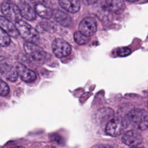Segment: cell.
Masks as SVG:
<instances>
[{
  "instance_id": "6da1fadb",
  "label": "cell",
  "mask_w": 148,
  "mask_h": 148,
  "mask_svg": "<svg viewBox=\"0 0 148 148\" xmlns=\"http://www.w3.org/2000/svg\"><path fill=\"white\" fill-rule=\"evenodd\" d=\"M128 120L136 130H145L148 128V112L145 109H131L128 114Z\"/></svg>"
},
{
  "instance_id": "7a4b0ae2",
  "label": "cell",
  "mask_w": 148,
  "mask_h": 148,
  "mask_svg": "<svg viewBox=\"0 0 148 148\" xmlns=\"http://www.w3.org/2000/svg\"><path fill=\"white\" fill-rule=\"evenodd\" d=\"M18 34L26 42L36 43L39 39L38 32L28 23L20 19L15 23Z\"/></svg>"
},
{
  "instance_id": "3957f363",
  "label": "cell",
  "mask_w": 148,
  "mask_h": 148,
  "mask_svg": "<svg viewBox=\"0 0 148 148\" xmlns=\"http://www.w3.org/2000/svg\"><path fill=\"white\" fill-rule=\"evenodd\" d=\"M128 123V120L123 117L118 116L116 118H113L106 124L105 132L111 136H118L123 133Z\"/></svg>"
},
{
  "instance_id": "277c9868",
  "label": "cell",
  "mask_w": 148,
  "mask_h": 148,
  "mask_svg": "<svg viewBox=\"0 0 148 148\" xmlns=\"http://www.w3.org/2000/svg\"><path fill=\"white\" fill-rule=\"evenodd\" d=\"M1 10L6 18L15 23L22 17L18 6L9 0H5L2 3Z\"/></svg>"
},
{
  "instance_id": "5b68a950",
  "label": "cell",
  "mask_w": 148,
  "mask_h": 148,
  "mask_svg": "<svg viewBox=\"0 0 148 148\" xmlns=\"http://www.w3.org/2000/svg\"><path fill=\"white\" fill-rule=\"evenodd\" d=\"M24 49L25 53L36 61H44L47 57V53L35 43L25 42L24 43Z\"/></svg>"
},
{
  "instance_id": "8992f818",
  "label": "cell",
  "mask_w": 148,
  "mask_h": 148,
  "mask_svg": "<svg viewBox=\"0 0 148 148\" xmlns=\"http://www.w3.org/2000/svg\"><path fill=\"white\" fill-rule=\"evenodd\" d=\"M52 50L56 57L62 58L68 56L71 52L72 48L71 45L65 40L57 38L53 42Z\"/></svg>"
},
{
  "instance_id": "52a82bcc",
  "label": "cell",
  "mask_w": 148,
  "mask_h": 148,
  "mask_svg": "<svg viewBox=\"0 0 148 148\" xmlns=\"http://www.w3.org/2000/svg\"><path fill=\"white\" fill-rule=\"evenodd\" d=\"M0 72L8 80L15 82L18 78V73L16 68L9 64L6 58L0 56Z\"/></svg>"
},
{
  "instance_id": "ba28073f",
  "label": "cell",
  "mask_w": 148,
  "mask_h": 148,
  "mask_svg": "<svg viewBox=\"0 0 148 148\" xmlns=\"http://www.w3.org/2000/svg\"><path fill=\"white\" fill-rule=\"evenodd\" d=\"M97 28L96 21L91 17L84 18L79 25V31L87 36L93 35L96 32Z\"/></svg>"
},
{
  "instance_id": "9c48e42d",
  "label": "cell",
  "mask_w": 148,
  "mask_h": 148,
  "mask_svg": "<svg viewBox=\"0 0 148 148\" xmlns=\"http://www.w3.org/2000/svg\"><path fill=\"white\" fill-rule=\"evenodd\" d=\"M122 141L127 146H136L142 143L143 138L142 135L137 131L130 130L123 135Z\"/></svg>"
},
{
  "instance_id": "30bf717a",
  "label": "cell",
  "mask_w": 148,
  "mask_h": 148,
  "mask_svg": "<svg viewBox=\"0 0 148 148\" xmlns=\"http://www.w3.org/2000/svg\"><path fill=\"white\" fill-rule=\"evenodd\" d=\"M16 69L17 70L18 75L25 82L30 83L34 82L36 78L35 72L31 69H29L21 63H17Z\"/></svg>"
},
{
  "instance_id": "8fae6325",
  "label": "cell",
  "mask_w": 148,
  "mask_h": 148,
  "mask_svg": "<svg viewBox=\"0 0 148 148\" xmlns=\"http://www.w3.org/2000/svg\"><path fill=\"white\" fill-rule=\"evenodd\" d=\"M0 27L11 37L17 38L19 35L16 25L5 16H0Z\"/></svg>"
},
{
  "instance_id": "7c38bea8",
  "label": "cell",
  "mask_w": 148,
  "mask_h": 148,
  "mask_svg": "<svg viewBox=\"0 0 148 148\" xmlns=\"http://www.w3.org/2000/svg\"><path fill=\"white\" fill-rule=\"evenodd\" d=\"M54 20L59 24L64 27H69L72 24V18L69 14L59 9H54L53 10V15Z\"/></svg>"
},
{
  "instance_id": "4fadbf2b",
  "label": "cell",
  "mask_w": 148,
  "mask_h": 148,
  "mask_svg": "<svg viewBox=\"0 0 148 148\" xmlns=\"http://www.w3.org/2000/svg\"><path fill=\"white\" fill-rule=\"evenodd\" d=\"M108 10L116 14H120L123 12L125 8L124 0H105Z\"/></svg>"
},
{
  "instance_id": "5bb4252c",
  "label": "cell",
  "mask_w": 148,
  "mask_h": 148,
  "mask_svg": "<svg viewBox=\"0 0 148 148\" xmlns=\"http://www.w3.org/2000/svg\"><path fill=\"white\" fill-rule=\"evenodd\" d=\"M60 5L66 12L72 13H77L80 10L79 0H58Z\"/></svg>"
},
{
  "instance_id": "9a60e30c",
  "label": "cell",
  "mask_w": 148,
  "mask_h": 148,
  "mask_svg": "<svg viewBox=\"0 0 148 148\" xmlns=\"http://www.w3.org/2000/svg\"><path fill=\"white\" fill-rule=\"evenodd\" d=\"M18 6L23 17L29 21H32L36 18V12L28 3L26 2H21Z\"/></svg>"
},
{
  "instance_id": "2e32d148",
  "label": "cell",
  "mask_w": 148,
  "mask_h": 148,
  "mask_svg": "<svg viewBox=\"0 0 148 148\" xmlns=\"http://www.w3.org/2000/svg\"><path fill=\"white\" fill-rule=\"evenodd\" d=\"M114 111L110 108H103L98 110L97 113L98 120L102 123H106V124L114 118Z\"/></svg>"
},
{
  "instance_id": "e0dca14e",
  "label": "cell",
  "mask_w": 148,
  "mask_h": 148,
  "mask_svg": "<svg viewBox=\"0 0 148 148\" xmlns=\"http://www.w3.org/2000/svg\"><path fill=\"white\" fill-rule=\"evenodd\" d=\"M35 11L40 17L45 19H49L53 15V10L44 3H37L35 6Z\"/></svg>"
},
{
  "instance_id": "ac0fdd59",
  "label": "cell",
  "mask_w": 148,
  "mask_h": 148,
  "mask_svg": "<svg viewBox=\"0 0 148 148\" xmlns=\"http://www.w3.org/2000/svg\"><path fill=\"white\" fill-rule=\"evenodd\" d=\"M39 24L43 31H46L50 33H54L57 30V25L51 21H41Z\"/></svg>"
},
{
  "instance_id": "d6986e66",
  "label": "cell",
  "mask_w": 148,
  "mask_h": 148,
  "mask_svg": "<svg viewBox=\"0 0 148 148\" xmlns=\"http://www.w3.org/2000/svg\"><path fill=\"white\" fill-rule=\"evenodd\" d=\"M73 39L76 43L83 45L87 43L90 40L89 36H87L82 33L80 31H76L73 34Z\"/></svg>"
},
{
  "instance_id": "ffe728a7",
  "label": "cell",
  "mask_w": 148,
  "mask_h": 148,
  "mask_svg": "<svg viewBox=\"0 0 148 148\" xmlns=\"http://www.w3.org/2000/svg\"><path fill=\"white\" fill-rule=\"evenodd\" d=\"M10 43V38L9 35L0 27V46L5 47L8 46Z\"/></svg>"
},
{
  "instance_id": "44dd1931",
  "label": "cell",
  "mask_w": 148,
  "mask_h": 148,
  "mask_svg": "<svg viewBox=\"0 0 148 148\" xmlns=\"http://www.w3.org/2000/svg\"><path fill=\"white\" fill-rule=\"evenodd\" d=\"M9 92V87L8 84L0 78V95L5 97Z\"/></svg>"
},
{
  "instance_id": "7402d4cb",
  "label": "cell",
  "mask_w": 148,
  "mask_h": 148,
  "mask_svg": "<svg viewBox=\"0 0 148 148\" xmlns=\"http://www.w3.org/2000/svg\"><path fill=\"white\" fill-rule=\"evenodd\" d=\"M117 53L118 56H119L120 57H125V56L129 55L131 53V50L128 47H124L120 48L117 50Z\"/></svg>"
},
{
  "instance_id": "603a6c76",
  "label": "cell",
  "mask_w": 148,
  "mask_h": 148,
  "mask_svg": "<svg viewBox=\"0 0 148 148\" xmlns=\"http://www.w3.org/2000/svg\"><path fill=\"white\" fill-rule=\"evenodd\" d=\"M79 1H81L82 3L86 5H90L95 3L98 0H79Z\"/></svg>"
},
{
  "instance_id": "cb8c5ba5",
  "label": "cell",
  "mask_w": 148,
  "mask_h": 148,
  "mask_svg": "<svg viewBox=\"0 0 148 148\" xmlns=\"http://www.w3.org/2000/svg\"><path fill=\"white\" fill-rule=\"evenodd\" d=\"M29 1H34V2H36L38 3H46L48 1V0H29Z\"/></svg>"
},
{
  "instance_id": "d4e9b609",
  "label": "cell",
  "mask_w": 148,
  "mask_h": 148,
  "mask_svg": "<svg viewBox=\"0 0 148 148\" xmlns=\"http://www.w3.org/2000/svg\"><path fill=\"white\" fill-rule=\"evenodd\" d=\"M125 1H127L128 2H135L136 1H138L139 0H125Z\"/></svg>"
},
{
  "instance_id": "484cf974",
  "label": "cell",
  "mask_w": 148,
  "mask_h": 148,
  "mask_svg": "<svg viewBox=\"0 0 148 148\" xmlns=\"http://www.w3.org/2000/svg\"><path fill=\"white\" fill-rule=\"evenodd\" d=\"M2 75L1 74V72H0V77H1V76H2Z\"/></svg>"
},
{
  "instance_id": "4316f807",
  "label": "cell",
  "mask_w": 148,
  "mask_h": 148,
  "mask_svg": "<svg viewBox=\"0 0 148 148\" xmlns=\"http://www.w3.org/2000/svg\"><path fill=\"white\" fill-rule=\"evenodd\" d=\"M147 109H148V102H147Z\"/></svg>"
}]
</instances>
